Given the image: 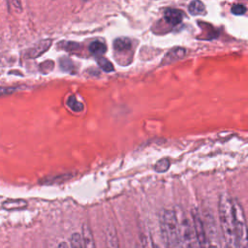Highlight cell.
Segmentation results:
<instances>
[{"label":"cell","instance_id":"6da1fadb","mask_svg":"<svg viewBox=\"0 0 248 248\" xmlns=\"http://www.w3.org/2000/svg\"><path fill=\"white\" fill-rule=\"evenodd\" d=\"M218 215L226 248H236L233 204L227 193H223L219 197Z\"/></svg>","mask_w":248,"mask_h":248},{"label":"cell","instance_id":"7a4b0ae2","mask_svg":"<svg viewBox=\"0 0 248 248\" xmlns=\"http://www.w3.org/2000/svg\"><path fill=\"white\" fill-rule=\"evenodd\" d=\"M160 231L166 248H182L178 218L174 210H163L160 217Z\"/></svg>","mask_w":248,"mask_h":248},{"label":"cell","instance_id":"3957f363","mask_svg":"<svg viewBox=\"0 0 248 248\" xmlns=\"http://www.w3.org/2000/svg\"><path fill=\"white\" fill-rule=\"evenodd\" d=\"M232 204L235 223L236 248H248V226L243 207L236 200H232Z\"/></svg>","mask_w":248,"mask_h":248},{"label":"cell","instance_id":"277c9868","mask_svg":"<svg viewBox=\"0 0 248 248\" xmlns=\"http://www.w3.org/2000/svg\"><path fill=\"white\" fill-rule=\"evenodd\" d=\"M176 214H177L178 223H179L181 247L195 248V242H197V240H196L192 219H190L183 211Z\"/></svg>","mask_w":248,"mask_h":248},{"label":"cell","instance_id":"5b68a950","mask_svg":"<svg viewBox=\"0 0 248 248\" xmlns=\"http://www.w3.org/2000/svg\"><path fill=\"white\" fill-rule=\"evenodd\" d=\"M191 219L193 222V227L195 231L196 240L199 248H208L207 236H206V230L204 223L202 219L201 213L198 208H193L191 210Z\"/></svg>","mask_w":248,"mask_h":248},{"label":"cell","instance_id":"8992f818","mask_svg":"<svg viewBox=\"0 0 248 248\" xmlns=\"http://www.w3.org/2000/svg\"><path fill=\"white\" fill-rule=\"evenodd\" d=\"M50 45H51V40H49V39L42 40V41L38 42L37 44H35L30 48H28L25 51L24 56L27 58H36V57L42 55L45 51H46L49 48Z\"/></svg>","mask_w":248,"mask_h":248},{"label":"cell","instance_id":"52a82bcc","mask_svg":"<svg viewBox=\"0 0 248 248\" xmlns=\"http://www.w3.org/2000/svg\"><path fill=\"white\" fill-rule=\"evenodd\" d=\"M185 55H186V49L184 47H180V46L173 47L165 55L161 64L166 65V64L175 62V61L183 58Z\"/></svg>","mask_w":248,"mask_h":248},{"label":"cell","instance_id":"ba28073f","mask_svg":"<svg viewBox=\"0 0 248 248\" xmlns=\"http://www.w3.org/2000/svg\"><path fill=\"white\" fill-rule=\"evenodd\" d=\"M164 18L169 24L175 26L182 21L183 14L177 9H167L164 14Z\"/></svg>","mask_w":248,"mask_h":248},{"label":"cell","instance_id":"9c48e42d","mask_svg":"<svg viewBox=\"0 0 248 248\" xmlns=\"http://www.w3.org/2000/svg\"><path fill=\"white\" fill-rule=\"evenodd\" d=\"M106 248H119L116 231L111 226L108 227L106 230Z\"/></svg>","mask_w":248,"mask_h":248},{"label":"cell","instance_id":"30bf717a","mask_svg":"<svg viewBox=\"0 0 248 248\" xmlns=\"http://www.w3.org/2000/svg\"><path fill=\"white\" fill-rule=\"evenodd\" d=\"M81 234H82V237H83L85 248H96L92 232L86 224H84L82 226V233Z\"/></svg>","mask_w":248,"mask_h":248},{"label":"cell","instance_id":"8fae6325","mask_svg":"<svg viewBox=\"0 0 248 248\" xmlns=\"http://www.w3.org/2000/svg\"><path fill=\"white\" fill-rule=\"evenodd\" d=\"M27 205V202L24 200H8L2 203V207L6 210L21 209Z\"/></svg>","mask_w":248,"mask_h":248},{"label":"cell","instance_id":"7c38bea8","mask_svg":"<svg viewBox=\"0 0 248 248\" xmlns=\"http://www.w3.org/2000/svg\"><path fill=\"white\" fill-rule=\"evenodd\" d=\"M188 11L192 16H201L205 14V6L201 1H192L188 6Z\"/></svg>","mask_w":248,"mask_h":248},{"label":"cell","instance_id":"4fadbf2b","mask_svg":"<svg viewBox=\"0 0 248 248\" xmlns=\"http://www.w3.org/2000/svg\"><path fill=\"white\" fill-rule=\"evenodd\" d=\"M113 46L118 51H125L131 48L132 42L128 38H117L113 42Z\"/></svg>","mask_w":248,"mask_h":248},{"label":"cell","instance_id":"5bb4252c","mask_svg":"<svg viewBox=\"0 0 248 248\" xmlns=\"http://www.w3.org/2000/svg\"><path fill=\"white\" fill-rule=\"evenodd\" d=\"M70 248H85L82 234L79 232H74L70 236Z\"/></svg>","mask_w":248,"mask_h":248},{"label":"cell","instance_id":"9a60e30c","mask_svg":"<svg viewBox=\"0 0 248 248\" xmlns=\"http://www.w3.org/2000/svg\"><path fill=\"white\" fill-rule=\"evenodd\" d=\"M106 50H107L106 45L103 44L100 41H94L89 46V51L93 54H96V55L103 54V53L106 52Z\"/></svg>","mask_w":248,"mask_h":248},{"label":"cell","instance_id":"2e32d148","mask_svg":"<svg viewBox=\"0 0 248 248\" xmlns=\"http://www.w3.org/2000/svg\"><path fill=\"white\" fill-rule=\"evenodd\" d=\"M67 105L70 107V108L74 111H82L83 110V104L79 101L77 100L76 96L75 95H71L69 98H68V101H67Z\"/></svg>","mask_w":248,"mask_h":248},{"label":"cell","instance_id":"e0dca14e","mask_svg":"<svg viewBox=\"0 0 248 248\" xmlns=\"http://www.w3.org/2000/svg\"><path fill=\"white\" fill-rule=\"evenodd\" d=\"M96 60H97L98 65L101 67V69H102L103 71H105V72H107V73L113 71V65H112L111 62L108 61L107 58L100 56V57H97Z\"/></svg>","mask_w":248,"mask_h":248},{"label":"cell","instance_id":"ac0fdd59","mask_svg":"<svg viewBox=\"0 0 248 248\" xmlns=\"http://www.w3.org/2000/svg\"><path fill=\"white\" fill-rule=\"evenodd\" d=\"M170 165V161H169L168 159L164 158V159L159 160V161L156 163L154 169H155V170H156L157 172H165V171H167V170H169Z\"/></svg>","mask_w":248,"mask_h":248},{"label":"cell","instance_id":"d6986e66","mask_svg":"<svg viewBox=\"0 0 248 248\" xmlns=\"http://www.w3.org/2000/svg\"><path fill=\"white\" fill-rule=\"evenodd\" d=\"M246 12V7L242 4H234L232 7V13L235 16H241Z\"/></svg>","mask_w":248,"mask_h":248},{"label":"cell","instance_id":"ffe728a7","mask_svg":"<svg viewBox=\"0 0 248 248\" xmlns=\"http://www.w3.org/2000/svg\"><path fill=\"white\" fill-rule=\"evenodd\" d=\"M53 68V62L51 60H47V61H44L41 65H40V69L41 72L44 74L49 73Z\"/></svg>","mask_w":248,"mask_h":248},{"label":"cell","instance_id":"44dd1931","mask_svg":"<svg viewBox=\"0 0 248 248\" xmlns=\"http://www.w3.org/2000/svg\"><path fill=\"white\" fill-rule=\"evenodd\" d=\"M57 248H70V244H68L66 241H61L59 244H58V247Z\"/></svg>","mask_w":248,"mask_h":248},{"label":"cell","instance_id":"7402d4cb","mask_svg":"<svg viewBox=\"0 0 248 248\" xmlns=\"http://www.w3.org/2000/svg\"><path fill=\"white\" fill-rule=\"evenodd\" d=\"M208 248H218V246H217L215 243L209 242V244H208Z\"/></svg>","mask_w":248,"mask_h":248},{"label":"cell","instance_id":"603a6c76","mask_svg":"<svg viewBox=\"0 0 248 248\" xmlns=\"http://www.w3.org/2000/svg\"><path fill=\"white\" fill-rule=\"evenodd\" d=\"M155 248H160V247H159L157 244H155Z\"/></svg>","mask_w":248,"mask_h":248}]
</instances>
